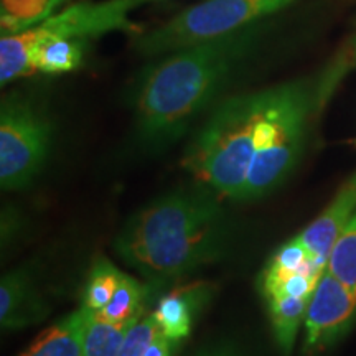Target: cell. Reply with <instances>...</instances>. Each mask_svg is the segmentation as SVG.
<instances>
[{"label": "cell", "instance_id": "cell-3", "mask_svg": "<svg viewBox=\"0 0 356 356\" xmlns=\"http://www.w3.org/2000/svg\"><path fill=\"white\" fill-rule=\"evenodd\" d=\"M264 91L221 101L186 147L181 165L221 198L241 202L256 152Z\"/></svg>", "mask_w": 356, "mask_h": 356}, {"label": "cell", "instance_id": "cell-1", "mask_svg": "<svg viewBox=\"0 0 356 356\" xmlns=\"http://www.w3.org/2000/svg\"><path fill=\"white\" fill-rule=\"evenodd\" d=\"M262 24L165 53L140 73L134 92L137 137L149 149L180 139L256 51Z\"/></svg>", "mask_w": 356, "mask_h": 356}, {"label": "cell", "instance_id": "cell-10", "mask_svg": "<svg viewBox=\"0 0 356 356\" xmlns=\"http://www.w3.org/2000/svg\"><path fill=\"white\" fill-rule=\"evenodd\" d=\"M208 296L204 286L177 289L159 300L152 312L160 332L175 343H180L191 333L195 314L202 309Z\"/></svg>", "mask_w": 356, "mask_h": 356}, {"label": "cell", "instance_id": "cell-2", "mask_svg": "<svg viewBox=\"0 0 356 356\" xmlns=\"http://www.w3.org/2000/svg\"><path fill=\"white\" fill-rule=\"evenodd\" d=\"M220 198L202 184L162 195L129 218L114 251L152 284L220 261L231 244V222Z\"/></svg>", "mask_w": 356, "mask_h": 356}, {"label": "cell", "instance_id": "cell-23", "mask_svg": "<svg viewBox=\"0 0 356 356\" xmlns=\"http://www.w3.org/2000/svg\"><path fill=\"white\" fill-rule=\"evenodd\" d=\"M145 2H150V0H145Z\"/></svg>", "mask_w": 356, "mask_h": 356}, {"label": "cell", "instance_id": "cell-21", "mask_svg": "<svg viewBox=\"0 0 356 356\" xmlns=\"http://www.w3.org/2000/svg\"><path fill=\"white\" fill-rule=\"evenodd\" d=\"M175 345V341H172L170 338H167L160 332L152 340V343L147 346L144 356H172Z\"/></svg>", "mask_w": 356, "mask_h": 356}, {"label": "cell", "instance_id": "cell-7", "mask_svg": "<svg viewBox=\"0 0 356 356\" xmlns=\"http://www.w3.org/2000/svg\"><path fill=\"white\" fill-rule=\"evenodd\" d=\"M356 322V292L325 269L312 293L304 320L305 351L325 350Z\"/></svg>", "mask_w": 356, "mask_h": 356}, {"label": "cell", "instance_id": "cell-18", "mask_svg": "<svg viewBox=\"0 0 356 356\" xmlns=\"http://www.w3.org/2000/svg\"><path fill=\"white\" fill-rule=\"evenodd\" d=\"M327 266L320 264L314 259L310 251L307 249L300 238L291 239L286 244H282L275 254L270 257L269 264L264 269V274L270 275H284L292 273H302V270H325Z\"/></svg>", "mask_w": 356, "mask_h": 356}, {"label": "cell", "instance_id": "cell-4", "mask_svg": "<svg viewBox=\"0 0 356 356\" xmlns=\"http://www.w3.org/2000/svg\"><path fill=\"white\" fill-rule=\"evenodd\" d=\"M315 101L307 83L293 81L264 89L257 122L256 152L241 202L259 200L279 188L299 162L309 114Z\"/></svg>", "mask_w": 356, "mask_h": 356}, {"label": "cell", "instance_id": "cell-12", "mask_svg": "<svg viewBox=\"0 0 356 356\" xmlns=\"http://www.w3.org/2000/svg\"><path fill=\"white\" fill-rule=\"evenodd\" d=\"M266 302L275 341H277L282 355L289 356L296 345L300 325L305 320L310 297L274 296L266 297Z\"/></svg>", "mask_w": 356, "mask_h": 356}, {"label": "cell", "instance_id": "cell-13", "mask_svg": "<svg viewBox=\"0 0 356 356\" xmlns=\"http://www.w3.org/2000/svg\"><path fill=\"white\" fill-rule=\"evenodd\" d=\"M66 0H0L2 37L33 29L58 12Z\"/></svg>", "mask_w": 356, "mask_h": 356}, {"label": "cell", "instance_id": "cell-17", "mask_svg": "<svg viewBox=\"0 0 356 356\" xmlns=\"http://www.w3.org/2000/svg\"><path fill=\"white\" fill-rule=\"evenodd\" d=\"M327 270L356 292V215L337 239L328 256Z\"/></svg>", "mask_w": 356, "mask_h": 356}, {"label": "cell", "instance_id": "cell-16", "mask_svg": "<svg viewBox=\"0 0 356 356\" xmlns=\"http://www.w3.org/2000/svg\"><path fill=\"white\" fill-rule=\"evenodd\" d=\"M122 275L124 273H121L118 267L111 264L104 257H99L89 270L81 307L91 314L104 309L118 291Z\"/></svg>", "mask_w": 356, "mask_h": 356}, {"label": "cell", "instance_id": "cell-20", "mask_svg": "<svg viewBox=\"0 0 356 356\" xmlns=\"http://www.w3.org/2000/svg\"><path fill=\"white\" fill-rule=\"evenodd\" d=\"M353 68H356V38L351 42L348 50L338 58L337 63L328 70V73L320 79L318 88L315 89V101H317L318 108H322L325 104V101H327L328 96L332 95L338 81Z\"/></svg>", "mask_w": 356, "mask_h": 356}, {"label": "cell", "instance_id": "cell-14", "mask_svg": "<svg viewBox=\"0 0 356 356\" xmlns=\"http://www.w3.org/2000/svg\"><path fill=\"white\" fill-rule=\"evenodd\" d=\"M137 320L114 323L89 314L83 338V356H118L129 330Z\"/></svg>", "mask_w": 356, "mask_h": 356}, {"label": "cell", "instance_id": "cell-15", "mask_svg": "<svg viewBox=\"0 0 356 356\" xmlns=\"http://www.w3.org/2000/svg\"><path fill=\"white\" fill-rule=\"evenodd\" d=\"M147 296H149V287L142 286L139 280L124 274L121 284H119L118 291H115L113 299L109 300V304L92 315L114 323L137 320L142 317Z\"/></svg>", "mask_w": 356, "mask_h": 356}, {"label": "cell", "instance_id": "cell-19", "mask_svg": "<svg viewBox=\"0 0 356 356\" xmlns=\"http://www.w3.org/2000/svg\"><path fill=\"white\" fill-rule=\"evenodd\" d=\"M159 333L160 328L154 315L140 317L129 330L118 356H144L147 346L152 343V340Z\"/></svg>", "mask_w": 356, "mask_h": 356}, {"label": "cell", "instance_id": "cell-6", "mask_svg": "<svg viewBox=\"0 0 356 356\" xmlns=\"http://www.w3.org/2000/svg\"><path fill=\"white\" fill-rule=\"evenodd\" d=\"M53 129L33 97L8 92L0 104V186L19 191L33 184L51 149Z\"/></svg>", "mask_w": 356, "mask_h": 356}, {"label": "cell", "instance_id": "cell-22", "mask_svg": "<svg viewBox=\"0 0 356 356\" xmlns=\"http://www.w3.org/2000/svg\"><path fill=\"white\" fill-rule=\"evenodd\" d=\"M198 356H241L231 346H213V348L203 350Z\"/></svg>", "mask_w": 356, "mask_h": 356}, {"label": "cell", "instance_id": "cell-8", "mask_svg": "<svg viewBox=\"0 0 356 356\" xmlns=\"http://www.w3.org/2000/svg\"><path fill=\"white\" fill-rule=\"evenodd\" d=\"M50 314L29 267H17L0 282V325L3 330L30 327Z\"/></svg>", "mask_w": 356, "mask_h": 356}, {"label": "cell", "instance_id": "cell-11", "mask_svg": "<svg viewBox=\"0 0 356 356\" xmlns=\"http://www.w3.org/2000/svg\"><path fill=\"white\" fill-rule=\"evenodd\" d=\"M88 320L89 312L79 307L38 335L20 356H83Z\"/></svg>", "mask_w": 356, "mask_h": 356}, {"label": "cell", "instance_id": "cell-5", "mask_svg": "<svg viewBox=\"0 0 356 356\" xmlns=\"http://www.w3.org/2000/svg\"><path fill=\"white\" fill-rule=\"evenodd\" d=\"M297 0H203L152 32L142 35L136 48L144 56H162L178 48L222 37L262 24Z\"/></svg>", "mask_w": 356, "mask_h": 356}, {"label": "cell", "instance_id": "cell-9", "mask_svg": "<svg viewBox=\"0 0 356 356\" xmlns=\"http://www.w3.org/2000/svg\"><path fill=\"white\" fill-rule=\"evenodd\" d=\"M356 215V173L348 178V181L338 190L335 198L320 216L315 218L307 228L299 234L300 241L305 244L310 254L320 264L327 266L337 239L341 231Z\"/></svg>", "mask_w": 356, "mask_h": 356}]
</instances>
